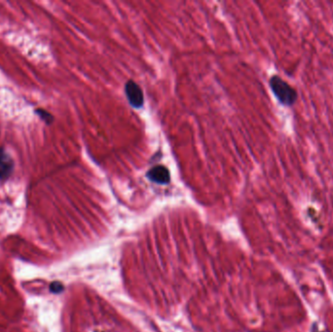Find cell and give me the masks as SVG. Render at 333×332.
<instances>
[{
  "label": "cell",
  "instance_id": "obj_1",
  "mask_svg": "<svg viewBox=\"0 0 333 332\" xmlns=\"http://www.w3.org/2000/svg\"><path fill=\"white\" fill-rule=\"evenodd\" d=\"M269 86L280 105L285 107H291L296 104L297 90L283 80L280 75H272L269 79Z\"/></svg>",
  "mask_w": 333,
  "mask_h": 332
},
{
  "label": "cell",
  "instance_id": "obj_2",
  "mask_svg": "<svg viewBox=\"0 0 333 332\" xmlns=\"http://www.w3.org/2000/svg\"><path fill=\"white\" fill-rule=\"evenodd\" d=\"M125 95L131 105L135 109H140L144 105V96L140 85L134 80H128L125 84Z\"/></svg>",
  "mask_w": 333,
  "mask_h": 332
},
{
  "label": "cell",
  "instance_id": "obj_3",
  "mask_svg": "<svg viewBox=\"0 0 333 332\" xmlns=\"http://www.w3.org/2000/svg\"><path fill=\"white\" fill-rule=\"evenodd\" d=\"M145 175L148 180L160 185H168L171 182V173L169 169L163 165H157L151 168Z\"/></svg>",
  "mask_w": 333,
  "mask_h": 332
},
{
  "label": "cell",
  "instance_id": "obj_4",
  "mask_svg": "<svg viewBox=\"0 0 333 332\" xmlns=\"http://www.w3.org/2000/svg\"><path fill=\"white\" fill-rule=\"evenodd\" d=\"M15 162L11 155L0 147V182L7 180L14 172Z\"/></svg>",
  "mask_w": 333,
  "mask_h": 332
},
{
  "label": "cell",
  "instance_id": "obj_5",
  "mask_svg": "<svg viewBox=\"0 0 333 332\" xmlns=\"http://www.w3.org/2000/svg\"><path fill=\"white\" fill-rule=\"evenodd\" d=\"M35 114L38 115V117L46 123L47 125H50L52 124L53 121H54V117H53L52 114L49 113L47 110H44V109H36L35 110Z\"/></svg>",
  "mask_w": 333,
  "mask_h": 332
},
{
  "label": "cell",
  "instance_id": "obj_6",
  "mask_svg": "<svg viewBox=\"0 0 333 332\" xmlns=\"http://www.w3.org/2000/svg\"><path fill=\"white\" fill-rule=\"evenodd\" d=\"M50 290L53 293H60L63 290V285L60 282H52L50 285Z\"/></svg>",
  "mask_w": 333,
  "mask_h": 332
},
{
  "label": "cell",
  "instance_id": "obj_7",
  "mask_svg": "<svg viewBox=\"0 0 333 332\" xmlns=\"http://www.w3.org/2000/svg\"><path fill=\"white\" fill-rule=\"evenodd\" d=\"M313 331H314V330H313ZM314 332H319V331H318V330H316V331H314Z\"/></svg>",
  "mask_w": 333,
  "mask_h": 332
}]
</instances>
